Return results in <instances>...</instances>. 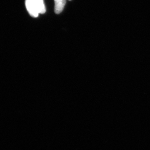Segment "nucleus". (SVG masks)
I'll use <instances>...</instances> for the list:
<instances>
[{
  "label": "nucleus",
  "mask_w": 150,
  "mask_h": 150,
  "mask_svg": "<svg viewBox=\"0 0 150 150\" xmlns=\"http://www.w3.org/2000/svg\"><path fill=\"white\" fill-rule=\"evenodd\" d=\"M25 6L29 14L33 17H37L39 13L34 5L32 0H25Z\"/></svg>",
  "instance_id": "nucleus-1"
},
{
  "label": "nucleus",
  "mask_w": 150,
  "mask_h": 150,
  "mask_svg": "<svg viewBox=\"0 0 150 150\" xmlns=\"http://www.w3.org/2000/svg\"><path fill=\"white\" fill-rule=\"evenodd\" d=\"M54 11L56 14H59L63 11L66 3V0H54Z\"/></svg>",
  "instance_id": "nucleus-2"
},
{
  "label": "nucleus",
  "mask_w": 150,
  "mask_h": 150,
  "mask_svg": "<svg viewBox=\"0 0 150 150\" xmlns=\"http://www.w3.org/2000/svg\"><path fill=\"white\" fill-rule=\"evenodd\" d=\"M32 1L39 13L43 14L46 12V9L43 0H32Z\"/></svg>",
  "instance_id": "nucleus-3"
},
{
  "label": "nucleus",
  "mask_w": 150,
  "mask_h": 150,
  "mask_svg": "<svg viewBox=\"0 0 150 150\" xmlns=\"http://www.w3.org/2000/svg\"><path fill=\"white\" fill-rule=\"evenodd\" d=\"M69 1H71V0H69Z\"/></svg>",
  "instance_id": "nucleus-4"
}]
</instances>
